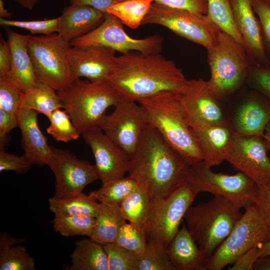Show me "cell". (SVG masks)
I'll return each mask as SVG.
<instances>
[{"mask_svg":"<svg viewBox=\"0 0 270 270\" xmlns=\"http://www.w3.org/2000/svg\"><path fill=\"white\" fill-rule=\"evenodd\" d=\"M189 166L149 123L130 158L128 176L152 200L166 198L187 182Z\"/></svg>","mask_w":270,"mask_h":270,"instance_id":"1","label":"cell"},{"mask_svg":"<svg viewBox=\"0 0 270 270\" xmlns=\"http://www.w3.org/2000/svg\"><path fill=\"white\" fill-rule=\"evenodd\" d=\"M108 82L126 99L136 102L165 90L182 92L188 80L172 60L158 53L130 51L116 56Z\"/></svg>","mask_w":270,"mask_h":270,"instance_id":"2","label":"cell"},{"mask_svg":"<svg viewBox=\"0 0 270 270\" xmlns=\"http://www.w3.org/2000/svg\"><path fill=\"white\" fill-rule=\"evenodd\" d=\"M136 102L144 108L148 123L189 166L204 160L192 132L180 92L162 91Z\"/></svg>","mask_w":270,"mask_h":270,"instance_id":"3","label":"cell"},{"mask_svg":"<svg viewBox=\"0 0 270 270\" xmlns=\"http://www.w3.org/2000/svg\"><path fill=\"white\" fill-rule=\"evenodd\" d=\"M241 208L223 196H214L186 211L187 229L208 260L242 217Z\"/></svg>","mask_w":270,"mask_h":270,"instance_id":"4","label":"cell"},{"mask_svg":"<svg viewBox=\"0 0 270 270\" xmlns=\"http://www.w3.org/2000/svg\"><path fill=\"white\" fill-rule=\"evenodd\" d=\"M206 49L208 84L218 98L226 100L246 85L252 64L243 44L222 30Z\"/></svg>","mask_w":270,"mask_h":270,"instance_id":"5","label":"cell"},{"mask_svg":"<svg viewBox=\"0 0 270 270\" xmlns=\"http://www.w3.org/2000/svg\"><path fill=\"white\" fill-rule=\"evenodd\" d=\"M57 93L63 108L80 135L98 128L106 109L114 106L123 98L108 81L92 82L78 79Z\"/></svg>","mask_w":270,"mask_h":270,"instance_id":"6","label":"cell"},{"mask_svg":"<svg viewBox=\"0 0 270 270\" xmlns=\"http://www.w3.org/2000/svg\"><path fill=\"white\" fill-rule=\"evenodd\" d=\"M28 48L37 82L56 92L72 84L69 61L71 46L57 32L39 36L30 34Z\"/></svg>","mask_w":270,"mask_h":270,"instance_id":"7","label":"cell"},{"mask_svg":"<svg viewBox=\"0 0 270 270\" xmlns=\"http://www.w3.org/2000/svg\"><path fill=\"white\" fill-rule=\"evenodd\" d=\"M270 240V226L260 218L254 204L248 206L228 236L208 258L206 270H221L244 252Z\"/></svg>","mask_w":270,"mask_h":270,"instance_id":"8","label":"cell"},{"mask_svg":"<svg viewBox=\"0 0 270 270\" xmlns=\"http://www.w3.org/2000/svg\"><path fill=\"white\" fill-rule=\"evenodd\" d=\"M187 182L198 194L206 192L222 196L244 208L254 204L258 190L256 184L244 173H216L204 160L189 166Z\"/></svg>","mask_w":270,"mask_h":270,"instance_id":"9","label":"cell"},{"mask_svg":"<svg viewBox=\"0 0 270 270\" xmlns=\"http://www.w3.org/2000/svg\"><path fill=\"white\" fill-rule=\"evenodd\" d=\"M197 194L186 182L168 196L152 200L144 228L148 242H158L167 247Z\"/></svg>","mask_w":270,"mask_h":270,"instance_id":"10","label":"cell"},{"mask_svg":"<svg viewBox=\"0 0 270 270\" xmlns=\"http://www.w3.org/2000/svg\"><path fill=\"white\" fill-rule=\"evenodd\" d=\"M164 26L176 34L204 46H209L221 30L207 15L172 8L154 2L142 25Z\"/></svg>","mask_w":270,"mask_h":270,"instance_id":"11","label":"cell"},{"mask_svg":"<svg viewBox=\"0 0 270 270\" xmlns=\"http://www.w3.org/2000/svg\"><path fill=\"white\" fill-rule=\"evenodd\" d=\"M163 38L154 34L136 39L124 31L123 24L116 16L104 14L102 22L86 34L72 40L71 46H102L109 48L122 54L136 51L143 54L160 52Z\"/></svg>","mask_w":270,"mask_h":270,"instance_id":"12","label":"cell"},{"mask_svg":"<svg viewBox=\"0 0 270 270\" xmlns=\"http://www.w3.org/2000/svg\"><path fill=\"white\" fill-rule=\"evenodd\" d=\"M244 87L232 96V104H226L228 125L233 135L263 138L270 120V101L260 92Z\"/></svg>","mask_w":270,"mask_h":270,"instance_id":"13","label":"cell"},{"mask_svg":"<svg viewBox=\"0 0 270 270\" xmlns=\"http://www.w3.org/2000/svg\"><path fill=\"white\" fill-rule=\"evenodd\" d=\"M136 102L122 98L112 114L102 116L98 126L130 158L148 123L144 108Z\"/></svg>","mask_w":270,"mask_h":270,"instance_id":"14","label":"cell"},{"mask_svg":"<svg viewBox=\"0 0 270 270\" xmlns=\"http://www.w3.org/2000/svg\"><path fill=\"white\" fill-rule=\"evenodd\" d=\"M181 100L192 128L227 124L226 104L202 78L188 80Z\"/></svg>","mask_w":270,"mask_h":270,"instance_id":"15","label":"cell"},{"mask_svg":"<svg viewBox=\"0 0 270 270\" xmlns=\"http://www.w3.org/2000/svg\"><path fill=\"white\" fill-rule=\"evenodd\" d=\"M263 138L233 135L226 158L260 187L270 182V158Z\"/></svg>","mask_w":270,"mask_h":270,"instance_id":"16","label":"cell"},{"mask_svg":"<svg viewBox=\"0 0 270 270\" xmlns=\"http://www.w3.org/2000/svg\"><path fill=\"white\" fill-rule=\"evenodd\" d=\"M47 165L56 178L54 196L82 192L86 186L98 180L94 166L66 150L52 146Z\"/></svg>","mask_w":270,"mask_h":270,"instance_id":"17","label":"cell"},{"mask_svg":"<svg viewBox=\"0 0 270 270\" xmlns=\"http://www.w3.org/2000/svg\"><path fill=\"white\" fill-rule=\"evenodd\" d=\"M90 148L95 159L94 167L102 184L124 177L128 172L130 157L99 128L81 134Z\"/></svg>","mask_w":270,"mask_h":270,"instance_id":"18","label":"cell"},{"mask_svg":"<svg viewBox=\"0 0 270 270\" xmlns=\"http://www.w3.org/2000/svg\"><path fill=\"white\" fill-rule=\"evenodd\" d=\"M116 50L102 46H71L69 61L72 79L108 81L115 67Z\"/></svg>","mask_w":270,"mask_h":270,"instance_id":"19","label":"cell"},{"mask_svg":"<svg viewBox=\"0 0 270 270\" xmlns=\"http://www.w3.org/2000/svg\"><path fill=\"white\" fill-rule=\"evenodd\" d=\"M234 20L252 65L270 66L252 0H231Z\"/></svg>","mask_w":270,"mask_h":270,"instance_id":"20","label":"cell"},{"mask_svg":"<svg viewBox=\"0 0 270 270\" xmlns=\"http://www.w3.org/2000/svg\"><path fill=\"white\" fill-rule=\"evenodd\" d=\"M38 114L34 110L20 108L16 116L22 133L20 142L24 154L34 164L42 166L47 165L52 146L48 144L46 138L40 128Z\"/></svg>","mask_w":270,"mask_h":270,"instance_id":"21","label":"cell"},{"mask_svg":"<svg viewBox=\"0 0 270 270\" xmlns=\"http://www.w3.org/2000/svg\"><path fill=\"white\" fill-rule=\"evenodd\" d=\"M4 28L11 49L12 63L10 71L4 76L26 92L37 83L28 48V41L30 34H22L9 27Z\"/></svg>","mask_w":270,"mask_h":270,"instance_id":"22","label":"cell"},{"mask_svg":"<svg viewBox=\"0 0 270 270\" xmlns=\"http://www.w3.org/2000/svg\"><path fill=\"white\" fill-rule=\"evenodd\" d=\"M104 16V13L91 6L71 4L64 8L58 17L57 33L70 42L96 28Z\"/></svg>","mask_w":270,"mask_h":270,"instance_id":"23","label":"cell"},{"mask_svg":"<svg viewBox=\"0 0 270 270\" xmlns=\"http://www.w3.org/2000/svg\"><path fill=\"white\" fill-rule=\"evenodd\" d=\"M204 161L210 167L226 160L233 134L227 124L204 128H192Z\"/></svg>","mask_w":270,"mask_h":270,"instance_id":"24","label":"cell"},{"mask_svg":"<svg viewBox=\"0 0 270 270\" xmlns=\"http://www.w3.org/2000/svg\"><path fill=\"white\" fill-rule=\"evenodd\" d=\"M176 270H206L208 260L182 224L166 247Z\"/></svg>","mask_w":270,"mask_h":270,"instance_id":"25","label":"cell"},{"mask_svg":"<svg viewBox=\"0 0 270 270\" xmlns=\"http://www.w3.org/2000/svg\"><path fill=\"white\" fill-rule=\"evenodd\" d=\"M48 202L50 210L54 216H84L96 218L100 208V202L82 192L54 196Z\"/></svg>","mask_w":270,"mask_h":270,"instance_id":"26","label":"cell"},{"mask_svg":"<svg viewBox=\"0 0 270 270\" xmlns=\"http://www.w3.org/2000/svg\"><path fill=\"white\" fill-rule=\"evenodd\" d=\"M89 238L104 244L114 242L120 227L126 222L120 206L100 202L98 212Z\"/></svg>","mask_w":270,"mask_h":270,"instance_id":"27","label":"cell"},{"mask_svg":"<svg viewBox=\"0 0 270 270\" xmlns=\"http://www.w3.org/2000/svg\"><path fill=\"white\" fill-rule=\"evenodd\" d=\"M69 270H109L102 244L90 238L77 241L71 256Z\"/></svg>","mask_w":270,"mask_h":270,"instance_id":"28","label":"cell"},{"mask_svg":"<svg viewBox=\"0 0 270 270\" xmlns=\"http://www.w3.org/2000/svg\"><path fill=\"white\" fill-rule=\"evenodd\" d=\"M20 108L34 110L48 118L54 110L63 108V106L56 90L37 82L32 88L24 92Z\"/></svg>","mask_w":270,"mask_h":270,"instance_id":"29","label":"cell"},{"mask_svg":"<svg viewBox=\"0 0 270 270\" xmlns=\"http://www.w3.org/2000/svg\"><path fill=\"white\" fill-rule=\"evenodd\" d=\"M152 204V199L148 194L138 185L120 206L127 221L144 230Z\"/></svg>","mask_w":270,"mask_h":270,"instance_id":"30","label":"cell"},{"mask_svg":"<svg viewBox=\"0 0 270 270\" xmlns=\"http://www.w3.org/2000/svg\"><path fill=\"white\" fill-rule=\"evenodd\" d=\"M154 2V0H124L112 4L106 12L113 14L128 27L136 29L142 25Z\"/></svg>","mask_w":270,"mask_h":270,"instance_id":"31","label":"cell"},{"mask_svg":"<svg viewBox=\"0 0 270 270\" xmlns=\"http://www.w3.org/2000/svg\"><path fill=\"white\" fill-rule=\"evenodd\" d=\"M138 186L136 180L128 176L108 182L89 195L99 202L120 205Z\"/></svg>","mask_w":270,"mask_h":270,"instance_id":"32","label":"cell"},{"mask_svg":"<svg viewBox=\"0 0 270 270\" xmlns=\"http://www.w3.org/2000/svg\"><path fill=\"white\" fill-rule=\"evenodd\" d=\"M207 2L206 15L222 30L242 44V37L234 20L231 0H207Z\"/></svg>","mask_w":270,"mask_h":270,"instance_id":"33","label":"cell"},{"mask_svg":"<svg viewBox=\"0 0 270 270\" xmlns=\"http://www.w3.org/2000/svg\"><path fill=\"white\" fill-rule=\"evenodd\" d=\"M96 222L94 217L84 216H54V230L62 236H90Z\"/></svg>","mask_w":270,"mask_h":270,"instance_id":"34","label":"cell"},{"mask_svg":"<svg viewBox=\"0 0 270 270\" xmlns=\"http://www.w3.org/2000/svg\"><path fill=\"white\" fill-rule=\"evenodd\" d=\"M138 270H176L166 247L154 241L148 242L144 252L138 255Z\"/></svg>","mask_w":270,"mask_h":270,"instance_id":"35","label":"cell"},{"mask_svg":"<svg viewBox=\"0 0 270 270\" xmlns=\"http://www.w3.org/2000/svg\"><path fill=\"white\" fill-rule=\"evenodd\" d=\"M48 118L50 124L46 132L56 140L66 143L79 138L80 134L65 110L56 109Z\"/></svg>","mask_w":270,"mask_h":270,"instance_id":"36","label":"cell"},{"mask_svg":"<svg viewBox=\"0 0 270 270\" xmlns=\"http://www.w3.org/2000/svg\"><path fill=\"white\" fill-rule=\"evenodd\" d=\"M34 258L20 244L0 250V270H35Z\"/></svg>","mask_w":270,"mask_h":270,"instance_id":"37","label":"cell"},{"mask_svg":"<svg viewBox=\"0 0 270 270\" xmlns=\"http://www.w3.org/2000/svg\"><path fill=\"white\" fill-rule=\"evenodd\" d=\"M114 243L140 255L144 252L148 240L144 228L126 222L120 227Z\"/></svg>","mask_w":270,"mask_h":270,"instance_id":"38","label":"cell"},{"mask_svg":"<svg viewBox=\"0 0 270 270\" xmlns=\"http://www.w3.org/2000/svg\"><path fill=\"white\" fill-rule=\"evenodd\" d=\"M109 270H138V255L114 242L102 244Z\"/></svg>","mask_w":270,"mask_h":270,"instance_id":"39","label":"cell"},{"mask_svg":"<svg viewBox=\"0 0 270 270\" xmlns=\"http://www.w3.org/2000/svg\"><path fill=\"white\" fill-rule=\"evenodd\" d=\"M24 92L4 76H0V108L16 115Z\"/></svg>","mask_w":270,"mask_h":270,"instance_id":"40","label":"cell"},{"mask_svg":"<svg viewBox=\"0 0 270 270\" xmlns=\"http://www.w3.org/2000/svg\"><path fill=\"white\" fill-rule=\"evenodd\" d=\"M58 17L38 20H16L0 18V25L4 28L14 26L25 29L34 35L38 34H50L57 32Z\"/></svg>","mask_w":270,"mask_h":270,"instance_id":"41","label":"cell"},{"mask_svg":"<svg viewBox=\"0 0 270 270\" xmlns=\"http://www.w3.org/2000/svg\"><path fill=\"white\" fill-rule=\"evenodd\" d=\"M258 18L266 56L270 65V0H252Z\"/></svg>","mask_w":270,"mask_h":270,"instance_id":"42","label":"cell"},{"mask_svg":"<svg viewBox=\"0 0 270 270\" xmlns=\"http://www.w3.org/2000/svg\"><path fill=\"white\" fill-rule=\"evenodd\" d=\"M246 85L260 92L270 101V66L252 65Z\"/></svg>","mask_w":270,"mask_h":270,"instance_id":"43","label":"cell"},{"mask_svg":"<svg viewBox=\"0 0 270 270\" xmlns=\"http://www.w3.org/2000/svg\"><path fill=\"white\" fill-rule=\"evenodd\" d=\"M34 163L24 154L19 156L0 150V172L14 171L17 174L26 172Z\"/></svg>","mask_w":270,"mask_h":270,"instance_id":"44","label":"cell"},{"mask_svg":"<svg viewBox=\"0 0 270 270\" xmlns=\"http://www.w3.org/2000/svg\"><path fill=\"white\" fill-rule=\"evenodd\" d=\"M155 2L168 7L186 10L202 14H207V0H154Z\"/></svg>","mask_w":270,"mask_h":270,"instance_id":"45","label":"cell"},{"mask_svg":"<svg viewBox=\"0 0 270 270\" xmlns=\"http://www.w3.org/2000/svg\"><path fill=\"white\" fill-rule=\"evenodd\" d=\"M258 188L254 204L260 218L270 226V182Z\"/></svg>","mask_w":270,"mask_h":270,"instance_id":"46","label":"cell"},{"mask_svg":"<svg viewBox=\"0 0 270 270\" xmlns=\"http://www.w3.org/2000/svg\"><path fill=\"white\" fill-rule=\"evenodd\" d=\"M18 126L16 114L0 108V150H4L9 133Z\"/></svg>","mask_w":270,"mask_h":270,"instance_id":"47","label":"cell"},{"mask_svg":"<svg viewBox=\"0 0 270 270\" xmlns=\"http://www.w3.org/2000/svg\"><path fill=\"white\" fill-rule=\"evenodd\" d=\"M258 258V248H252L238 257L228 270H252L254 265Z\"/></svg>","mask_w":270,"mask_h":270,"instance_id":"48","label":"cell"},{"mask_svg":"<svg viewBox=\"0 0 270 270\" xmlns=\"http://www.w3.org/2000/svg\"><path fill=\"white\" fill-rule=\"evenodd\" d=\"M12 63V52L8 42L0 36V76L6 75L10 71Z\"/></svg>","mask_w":270,"mask_h":270,"instance_id":"49","label":"cell"},{"mask_svg":"<svg viewBox=\"0 0 270 270\" xmlns=\"http://www.w3.org/2000/svg\"><path fill=\"white\" fill-rule=\"evenodd\" d=\"M116 0H70L71 4L86 6L104 14L106 10L115 3Z\"/></svg>","mask_w":270,"mask_h":270,"instance_id":"50","label":"cell"},{"mask_svg":"<svg viewBox=\"0 0 270 270\" xmlns=\"http://www.w3.org/2000/svg\"><path fill=\"white\" fill-rule=\"evenodd\" d=\"M26 240V238H16L7 232H2L0 234V250L22 244Z\"/></svg>","mask_w":270,"mask_h":270,"instance_id":"51","label":"cell"},{"mask_svg":"<svg viewBox=\"0 0 270 270\" xmlns=\"http://www.w3.org/2000/svg\"><path fill=\"white\" fill-rule=\"evenodd\" d=\"M252 270H270V254L259 256L254 265Z\"/></svg>","mask_w":270,"mask_h":270,"instance_id":"52","label":"cell"},{"mask_svg":"<svg viewBox=\"0 0 270 270\" xmlns=\"http://www.w3.org/2000/svg\"><path fill=\"white\" fill-rule=\"evenodd\" d=\"M18 4L22 8L32 10L40 0H10Z\"/></svg>","mask_w":270,"mask_h":270,"instance_id":"53","label":"cell"},{"mask_svg":"<svg viewBox=\"0 0 270 270\" xmlns=\"http://www.w3.org/2000/svg\"><path fill=\"white\" fill-rule=\"evenodd\" d=\"M268 254H270V240L258 248V257Z\"/></svg>","mask_w":270,"mask_h":270,"instance_id":"54","label":"cell"},{"mask_svg":"<svg viewBox=\"0 0 270 270\" xmlns=\"http://www.w3.org/2000/svg\"><path fill=\"white\" fill-rule=\"evenodd\" d=\"M12 13L9 12L4 6V2L2 0H0V16L4 19L10 20Z\"/></svg>","mask_w":270,"mask_h":270,"instance_id":"55","label":"cell"},{"mask_svg":"<svg viewBox=\"0 0 270 270\" xmlns=\"http://www.w3.org/2000/svg\"><path fill=\"white\" fill-rule=\"evenodd\" d=\"M268 150L270 152V120L266 126L263 137Z\"/></svg>","mask_w":270,"mask_h":270,"instance_id":"56","label":"cell"},{"mask_svg":"<svg viewBox=\"0 0 270 270\" xmlns=\"http://www.w3.org/2000/svg\"><path fill=\"white\" fill-rule=\"evenodd\" d=\"M123 0H116L115 2H121Z\"/></svg>","mask_w":270,"mask_h":270,"instance_id":"57","label":"cell"}]
</instances>
